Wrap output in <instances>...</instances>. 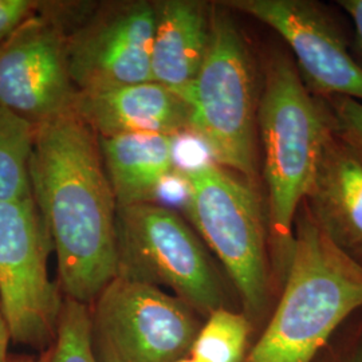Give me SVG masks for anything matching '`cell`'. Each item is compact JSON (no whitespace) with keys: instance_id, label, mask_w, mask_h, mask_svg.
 <instances>
[{"instance_id":"cell-2","label":"cell","mask_w":362,"mask_h":362,"mask_svg":"<svg viewBox=\"0 0 362 362\" xmlns=\"http://www.w3.org/2000/svg\"><path fill=\"white\" fill-rule=\"evenodd\" d=\"M360 308L362 263L337 246L303 200L284 294L243 362H311L338 325Z\"/></svg>"},{"instance_id":"cell-3","label":"cell","mask_w":362,"mask_h":362,"mask_svg":"<svg viewBox=\"0 0 362 362\" xmlns=\"http://www.w3.org/2000/svg\"><path fill=\"white\" fill-rule=\"evenodd\" d=\"M257 124L264 153L270 247L286 272L298 208L310 189L336 122L330 109L308 89L294 62L278 52L266 66Z\"/></svg>"},{"instance_id":"cell-12","label":"cell","mask_w":362,"mask_h":362,"mask_svg":"<svg viewBox=\"0 0 362 362\" xmlns=\"http://www.w3.org/2000/svg\"><path fill=\"white\" fill-rule=\"evenodd\" d=\"M71 112L97 137L137 133L176 137L188 132V105L155 81L78 91Z\"/></svg>"},{"instance_id":"cell-9","label":"cell","mask_w":362,"mask_h":362,"mask_svg":"<svg viewBox=\"0 0 362 362\" xmlns=\"http://www.w3.org/2000/svg\"><path fill=\"white\" fill-rule=\"evenodd\" d=\"M78 90L69 74L66 31L52 6H39L0 45V105L35 128L73 110Z\"/></svg>"},{"instance_id":"cell-18","label":"cell","mask_w":362,"mask_h":362,"mask_svg":"<svg viewBox=\"0 0 362 362\" xmlns=\"http://www.w3.org/2000/svg\"><path fill=\"white\" fill-rule=\"evenodd\" d=\"M47 362H97L90 339V310L70 298H64L57 333Z\"/></svg>"},{"instance_id":"cell-5","label":"cell","mask_w":362,"mask_h":362,"mask_svg":"<svg viewBox=\"0 0 362 362\" xmlns=\"http://www.w3.org/2000/svg\"><path fill=\"white\" fill-rule=\"evenodd\" d=\"M187 105L188 132L214 163L255 184V73L246 40L223 4L211 7L207 52Z\"/></svg>"},{"instance_id":"cell-4","label":"cell","mask_w":362,"mask_h":362,"mask_svg":"<svg viewBox=\"0 0 362 362\" xmlns=\"http://www.w3.org/2000/svg\"><path fill=\"white\" fill-rule=\"evenodd\" d=\"M176 170L185 185L187 218L224 266L247 317L262 315L272 297L270 238L255 184L216 163Z\"/></svg>"},{"instance_id":"cell-13","label":"cell","mask_w":362,"mask_h":362,"mask_svg":"<svg viewBox=\"0 0 362 362\" xmlns=\"http://www.w3.org/2000/svg\"><path fill=\"white\" fill-rule=\"evenodd\" d=\"M305 203L337 246L362 263V157L336 129L325 145Z\"/></svg>"},{"instance_id":"cell-25","label":"cell","mask_w":362,"mask_h":362,"mask_svg":"<svg viewBox=\"0 0 362 362\" xmlns=\"http://www.w3.org/2000/svg\"><path fill=\"white\" fill-rule=\"evenodd\" d=\"M175 362H194L192 358H189V357H185V358H181V360H177V361Z\"/></svg>"},{"instance_id":"cell-1","label":"cell","mask_w":362,"mask_h":362,"mask_svg":"<svg viewBox=\"0 0 362 362\" xmlns=\"http://www.w3.org/2000/svg\"><path fill=\"white\" fill-rule=\"evenodd\" d=\"M33 199L57 254L65 298L90 306L117 276V203L98 137L73 112L37 127Z\"/></svg>"},{"instance_id":"cell-15","label":"cell","mask_w":362,"mask_h":362,"mask_svg":"<svg viewBox=\"0 0 362 362\" xmlns=\"http://www.w3.org/2000/svg\"><path fill=\"white\" fill-rule=\"evenodd\" d=\"M105 172L117 208L156 203L163 182L175 173V137L119 134L98 137Z\"/></svg>"},{"instance_id":"cell-14","label":"cell","mask_w":362,"mask_h":362,"mask_svg":"<svg viewBox=\"0 0 362 362\" xmlns=\"http://www.w3.org/2000/svg\"><path fill=\"white\" fill-rule=\"evenodd\" d=\"M151 54L152 81L187 104L204 61L211 31V7L194 0H168L156 6Z\"/></svg>"},{"instance_id":"cell-6","label":"cell","mask_w":362,"mask_h":362,"mask_svg":"<svg viewBox=\"0 0 362 362\" xmlns=\"http://www.w3.org/2000/svg\"><path fill=\"white\" fill-rule=\"evenodd\" d=\"M117 275L156 287L202 315L226 308V290L199 235L172 208L144 203L117 208Z\"/></svg>"},{"instance_id":"cell-19","label":"cell","mask_w":362,"mask_h":362,"mask_svg":"<svg viewBox=\"0 0 362 362\" xmlns=\"http://www.w3.org/2000/svg\"><path fill=\"white\" fill-rule=\"evenodd\" d=\"M330 101L337 134L362 157V103L346 97H333Z\"/></svg>"},{"instance_id":"cell-22","label":"cell","mask_w":362,"mask_h":362,"mask_svg":"<svg viewBox=\"0 0 362 362\" xmlns=\"http://www.w3.org/2000/svg\"><path fill=\"white\" fill-rule=\"evenodd\" d=\"M10 341H13L10 327H8L6 317L1 310V306H0V362H8L7 350H8Z\"/></svg>"},{"instance_id":"cell-7","label":"cell","mask_w":362,"mask_h":362,"mask_svg":"<svg viewBox=\"0 0 362 362\" xmlns=\"http://www.w3.org/2000/svg\"><path fill=\"white\" fill-rule=\"evenodd\" d=\"M97 362H175L189 356L202 325L180 298L117 275L89 306Z\"/></svg>"},{"instance_id":"cell-17","label":"cell","mask_w":362,"mask_h":362,"mask_svg":"<svg viewBox=\"0 0 362 362\" xmlns=\"http://www.w3.org/2000/svg\"><path fill=\"white\" fill-rule=\"evenodd\" d=\"M250 332L246 314L227 308L212 311L194 338L188 357L194 362H243Z\"/></svg>"},{"instance_id":"cell-16","label":"cell","mask_w":362,"mask_h":362,"mask_svg":"<svg viewBox=\"0 0 362 362\" xmlns=\"http://www.w3.org/2000/svg\"><path fill=\"white\" fill-rule=\"evenodd\" d=\"M37 128L0 105V202L33 197L28 164Z\"/></svg>"},{"instance_id":"cell-10","label":"cell","mask_w":362,"mask_h":362,"mask_svg":"<svg viewBox=\"0 0 362 362\" xmlns=\"http://www.w3.org/2000/svg\"><path fill=\"white\" fill-rule=\"evenodd\" d=\"M155 4L133 1L101 10L66 34L69 74L78 91L152 81Z\"/></svg>"},{"instance_id":"cell-23","label":"cell","mask_w":362,"mask_h":362,"mask_svg":"<svg viewBox=\"0 0 362 362\" xmlns=\"http://www.w3.org/2000/svg\"><path fill=\"white\" fill-rule=\"evenodd\" d=\"M8 362H47V350L43 351L39 357H33V356L13 357V358H8Z\"/></svg>"},{"instance_id":"cell-24","label":"cell","mask_w":362,"mask_h":362,"mask_svg":"<svg viewBox=\"0 0 362 362\" xmlns=\"http://www.w3.org/2000/svg\"><path fill=\"white\" fill-rule=\"evenodd\" d=\"M348 362H362V348Z\"/></svg>"},{"instance_id":"cell-20","label":"cell","mask_w":362,"mask_h":362,"mask_svg":"<svg viewBox=\"0 0 362 362\" xmlns=\"http://www.w3.org/2000/svg\"><path fill=\"white\" fill-rule=\"evenodd\" d=\"M39 6L40 1L34 0H0V45L38 13Z\"/></svg>"},{"instance_id":"cell-21","label":"cell","mask_w":362,"mask_h":362,"mask_svg":"<svg viewBox=\"0 0 362 362\" xmlns=\"http://www.w3.org/2000/svg\"><path fill=\"white\" fill-rule=\"evenodd\" d=\"M342 10L348 13L350 19L353 21L354 31H356V40L358 49L362 54V0H341L338 1Z\"/></svg>"},{"instance_id":"cell-11","label":"cell","mask_w":362,"mask_h":362,"mask_svg":"<svg viewBox=\"0 0 362 362\" xmlns=\"http://www.w3.org/2000/svg\"><path fill=\"white\" fill-rule=\"evenodd\" d=\"M227 8L247 13L276 31L297 59L311 93L362 103V66L350 55L334 22L306 0H233Z\"/></svg>"},{"instance_id":"cell-8","label":"cell","mask_w":362,"mask_h":362,"mask_svg":"<svg viewBox=\"0 0 362 362\" xmlns=\"http://www.w3.org/2000/svg\"><path fill=\"white\" fill-rule=\"evenodd\" d=\"M52 250L33 197L0 202V306L13 342L45 351L64 303L47 270Z\"/></svg>"}]
</instances>
